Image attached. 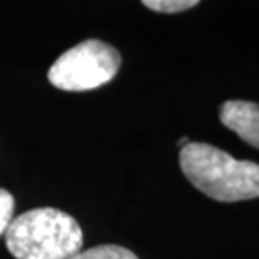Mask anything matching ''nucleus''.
Instances as JSON below:
<instances>
[{
	"mask_svg": "<svg viewBox=\"0 0 259 259\" xmlns=\"http://www.w3.org/2000/svg\"><path fill=\"white\" fill-rule=\"evenodd\" d=\"M181 170L202 194L221 202L259 197V164L238 161L221 149L187 142L179 152Z\"/></svg>",
	"mask_w": 259,
	"mask_h": 259,
	"instance_id": "obj_1",
	"label": "nucleus"
},
{
	"mask_svg": "<svg viewBox=\"0 0 259 259\" xmlns=\"http://www.w3.org/2000/svg\"><path fill=\"white\" fill-rule=\"evenodd\" d=\"M82 242L79 223L56 207L30 209L5 231V246L15 259H70Z\"/></svg>",
	"mask_w": 259,
	"mask_h": 259,
	"instance_id": "obj_2",
	"label": "nucleus"
},
{
	"mask_svg": "<svg viewBox=\"0 0 259 259\" xmlns=\"http://www.w3.org/2000/svg\"><path fill=\"white\" fill-rule=\"evenodd\" d=\"M120 67V54L109 44L89 38L64 52L49 69V82L67 92L97 89L111 82Z\"/></svg>",
	"mask_w": 259,
	"mask_h": 259,
	"instance_id": "obj_3",
	"label": "nucleus"
},
{
	"mask_svg": "<svg viewBox=\"0 0 259 259\" xmlns=\"http://www.w3.org/2000/svg\"><path fill=\"white\" fill-rule=\"evenodd\" d=\"M219 119L244 142L259 149V104L228 101L219 109Z\"/></svg>",
	"mask_w": 259,
	"mask_h": 259,
	"instance_id": "obj_4",
	"label": "nucleus"
},
{
	"mask_svg": "<svg viewBox=\"0 0 259 259\" xmlns=\"http://www.w3.org/2000/svg\"><path fill=\"white\" fill-rule=\"evenodd\" d=\"M70 259H139L134 252L117 244H101L91 249L79 251Z\"/></svg>",
	"mask_w": 259,
	"mask_h": 259,
	"instance_id": "obj_5",
	"label": "nucleus"
},
{
	"mask_svg": "<svg viewBox=\"0 0 259 259\" xmlns=\"http://www.w3.org/2000/svg\"><path fill=\"white\" fill-rule=\"evenodd\" d=\"M147 9L161 14H178L196 7L201 0H141Z\"/></svg>",
	"mask_w": 259,
	"mask_h": 259,
	"instance_id": "obj_6",
	"label": "nucleus"
},
{
	"mask_svg": "<svg viewBox=\"0 0 259 259\" xmlns=\"http://www.w3.org/2000/svg\"><path fill=\"white\" fill-rule=\"evenodd\" d=\"M14 207H15V199L12 192L0 187V236L5 234L9 224L12 223Z\"/></svg>",
	"mask_w": 259,
	"mask_h": 259,
	"instance_id": "obj_7",
	"label": "nucleus"
},
{
	"mask_svg": "<svg viewBox=\"0 0 259 259\" xmlns=\"http://www.w3.org/2000/svg\"><path fill=\"white\" fill-rule=\"evenodd\" d=\"M187 142H189V139H187V137H183V139L179 141V146H181V147H184V146L187 144Z\"/></svg>",
	"mask_w": 259,
	"mask_h": 259,
	"instance_id": "obj_8",
	"label": "nucleus"
}]
</instances>
